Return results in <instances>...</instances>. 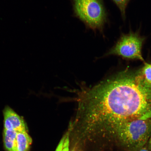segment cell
I'll list each match as a JSON object with an SVG mask.
<instances>
[{"instance_id":"8","label":"cell","mask_w":151,"mask_h":151,"mask_svg":"<svg viewBox=\"0 0 151 151\" xmlns=\"http://www.w3.org/2000/svg\"><path fill=\"white\" fill-rule=\"evenodd\" d=\"M70 130L69 128L68 131L64 135L60 141L55 151H74L71 150L70 148Z\"/></svg>"},{"instance_id":"5","label":"cell","mask_w":151,"mask_h":151,"mask_svg":"<svg viewBox=\"0 0 151 151\" xmlns=\"http://www.w3.org/2000/svg\"><path fill=\"white\" fill-rule=\"evenodd\" d=\"M3 116L4 129L17 132L27 131V127L23 119L10 107H5L3 111Z\"/></svg>"},{"instance_id":"2","label":"cell","mask_w":151,"mask_h":151,"mask_svg":"<svg viewBox=\"0 0 151 151\" xmlns=\"http://www.w3.org/2000/svg\"><path fill=\"white\" fill-rule=\"evenodd\" d=\"M151 134V119H137L120 126L111 138L123 150L136 151L147 145Z\"/></svg>"},{"instance_id":"3","label":"cell","mask_w":151,"mask_h":151,"mask_svg":"<svg viewBox=\"0 0 151 151\" xmlns=\"http://www.w3.org/2000/svg\"><path fill=\"white\" fill-rule=\"evenodd\" d=\"M75 14L88 27L102 30L106 21L103 0H73Z\"/></svg>"},{"instance_id":"4","label":"cell","mask_w":151,"mask_h":151,"mask_svg":"<svg viewBox=\"0 0 151 151\" xmlns=\"http://www.w3.org/2000/svg\"><path fill=\"white\" fill-rule=\"evenodd\" d=\"M146 38L137 33L130 32L122 35L116 45L106 54L115 55L125 59L137 60L145 62L142 54V48Z\"/></svg>"},{"instance_id":"11","label":"cell","mask_w":151,"mask_h":151,"mask_svg":"<svg viewBox=\"0 0 151 151\" xmlns=\"http://www.w3.org/2000/svg\"><path fill=\"white\" fill-rule=\"evenodd\" d=\"M136 151H150L148 149V147H147V145H145V146L142 147V148L139 149V150H137Z\"/></svg>"},{"instance_id":"7","label":"cell","mask_w":151,"mask_h":151,"mask_svg":"<svg viewBox=\"0 0 151 151\" xmlns=\"http://www.w3.org/2000/svg\"><path fill=\"white\" fill-rule=\"evenodd\" d=\"M17 133V132L14 130L4 129V144L7 151H15L16 139Z\"/></svg>"},{"instance_id":"12","label":"cell","mask_w":151,"mask_h":151,"mask_svg":"<svg viewBox=\"0 0 151 151\" xmlns=\"http://www.w3.org/2000/svg\"><path fill=\"white\" fill-rule=\"evenodd\" d=\"M148 150L150 151H151V134L150 137V139H149L148 142Z\"/></svg>"},{"instance_id":"9","label":"cell","mask_w":151,"mask_h":151,"mask_svg":"<svg viewBox=\"0 0 151 151\" xmlns=\"http://www.w3.org/2000/svg\"><path fill=\"white\" fill-rule=\"evenodd\" d=\"M141 69L145 80L151 85V64L145 62L144 65Z\"/></svg>"},{"instance_id":"10","label":"cell","mask_w":151,"mask_h":151,"mask_svg":"<svg viewBox=\"0 0 151 151\" xmlns=\"http://www.w3.org/2000/svg\"><path fill=\"white\" fill-rule=\"evenodd\" d=\"M119 9L124 19L126 18V9L130 0H113Z\"/></svg>"},{"instance_id":"1","label":"cell","mask_w":151,"mask_h":151,"mask_svg":"<svg viewBox=\"0 0 151 151\" xmlns=\"http://www.w3.org/2000/svg\"><path fill=\"white\" fill-rule=\"evenodd\" d=\"M73 124L84 133L112 137L117 128L135 120L151 119V85L141 69H126L79 92Z\"/></svg>"},{"instance_id":"6","label":"cell","mask_w":151,"mask_h":151,"mask_svg":"<svg viewBox=\"0 0 151 151\" xmlns=\"http://www.w3.org/2000/svg\"><path fill=\"white\" fill-rule=\"evenodd\" d=\"M32 142L31 137L27 131L18 132L17 134L15 151H30Z\"/></svg>"}]
</instances>
